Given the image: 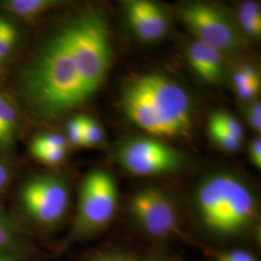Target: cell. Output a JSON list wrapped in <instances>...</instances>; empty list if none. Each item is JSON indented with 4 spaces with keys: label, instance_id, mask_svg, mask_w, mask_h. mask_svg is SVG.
Listing matches in <instances>:
<instances>
[{
    "label": "cell",
    "instance_id": "9",
    "mask_svg": "<svg viewBox=\"0 0 261 261\" xmlns=\"http://www.w3.org/2000/svg\"><path fill=\"white\" fill-rule=\"evenodd\" d=\"M123 5L127 23L141 42H156L168 34V13L158 3L149 0H129Z\"/></svg>",
    "mask_w": 261,
    "mask_h": 261
},
{
    "label": "cell",
    "instance_id": "30",
    "mask_svg": "<svg viewBox=\"0 0 261 261\" xmlns=\"http://www.w3.org/2000/svg\"><path fill=\"white\" fill-rule=\"evenodd\" d=\"M3 64H4V63H3V62H2L1 60H0V70H1V68H2V66H3Z\"/></svg>",
    "mask_w": 261,
    "mask_h": 261
},
{
    "label": "cell",
    "instance_id": "12",
    "mask_svg": "<svg viewBox=\"0 0 261 261\" xmlns=\"http://www.w3.org/2000/svg\"><path fill=\"white\" fill-rule=\"evenodd\" d=\"M61 4L57 0H5L0 2V9L18 19L32 21Z\"/></svg>",
    "mask_w": 261,
    "mask_h": 261
},
{
    "label": "cell",
    "instance_id": "20",
    "mask_svg": "<svg viewBox=\"0 0 261 261\" xmlns=\"http://www.w3.org/2000/svg\"><path fill=\"white\" fill-rule=\"evenodd\" d=\"M243 112L248 124L256 133L261 130V103L257 100L245 103L243 108Z\"/></svg>",
    "mask_w": 261,
    "mask_h": 261
},
{
    "label": "cell",
    "instance_id": "15",
    "mask_svg": "<svg viewBox=\"0 0 261 261\" xmlns=\"http://www.w3.org/2000/svg\"><path fill=\"white\" fill-rule=\"evenodd\" d=\"M30 152L34 158L47 166H58L64 162L67 156L66 148H53L37 145L31 142Z\"/></svg>",
    "mask_w": 261,
    "mask_h": 261
},
{
    "label": "cell",
    "instance_id": "6",
    "mask_svg": "<svg viewBox=\"0 0 261 261\" xmlns=\"http://www.w3.org/2000/svg\"><path fill=\"white\" fill-rule=\"evenodd\" d=\"M118 164L126 172L139 177L172 174L184 168L185 156L162 140L134 137L122 141L116 149Z\"/></svg>",
    "mask_w": 261,
    "mask_h": 261
},
{
    "label": "cell",
    "instance_id": "28",
    "mask_svg": "<svg viewBox=\"0 0 261 261\" xmlns=\"http://www.w3.org/2000/svg\"><path fill=\"white\" fill-rule=\"evenodd\" d=\"M11 176H12V173L9 167L0 160V195L9 185Z\"/></svg>",
    "mask_w": 261,
    "mask_h": 261
},
{
    "label": "cell",
    "instance_id": "10",
    "mask_svg": "<svg viewBox=\"0 0 261 261\" xmlns=\"http://www.w3.org/2000/svg\"><path fill=\"white\" fill-rule=\"evenodd\" d=\"M190 68L202 82L210 85L224 84L226 79V64L220 51L194 40L186 48Z\"/></svg>",
    "mask_w": 261,
    "mask_h": 261
},
{
    "label": "cell",
    "instance_id": "22",
    "mask_svg": "<svg viewBox=\"0 0 261 261\" xmlns=\"http://www.w3.org/2000/svg\"><path fill=\"white\" fill-rule=\"evenodd\" d=\"M32 143H35L41 146L53 147V148H66L68 145V141L65 137L61 134L57 133H47L44 135H40L37 138L32 140Z\"/></svg>",
    "mask_w": 261,
    "mask_h": 261
},
{
    "label": "cell",
    "instance_id": "11",
    "mask_svg": "<svg viewBox=\"0 0 261 261\" xmlns=\"http://www.w3.org/2000/svg\"><path fill=\"white\" fill-rule=\"evenodd\" d=\"M19 112L16 103L0 90V149L10 150L15 144L19 130Z\"/></svg>",
    "mask_w": 261,
    "mask_h": 261
},
{
    "label": "cell",
    "instance_id": "5",
    "mask_svg": "<svg viewBox=\"0 0 261 261\" xmlns=\"http://www.w3.org/2000/svg\"><path fill=\"white\" fill-rule=\"evenodd\" d=\"M118 199L117 184L110 171L98 168L89 172L80 188L75 233L87 237L102 232L115 216Z\"/></svg>",
    "mask_w": 261,
    "mask_h": 261
},
{
    "label": "cell",
    "instance_id": "27",
    "mask_svg": "<svg viewBox=\"0 0 261 261\" xmlns=\"http://www.w3.org/2000/svg\"><path fill=\"white\" fill-rule=\"evenodd\" d=\"M18 35L19 34L17 27L9 19L0 16V40Z\"/></svg>",
    "mask_w": 261,
    "mask_h": 261
},
{
    "label": "cell",
    "instance_id": "14",
    "mask_svg": "<svg viewBox=\"0 0 261 261\" xmlns=\"http://www.w3.org/2000/svg\"><path fill=\"white\" fill-rule=\"evenodd\" d=\"M208 124L220 128L221 130L232 135L239 140H243L244 139L242 125L233 115H231L228 112H216L212 113L209 118Z\"/></svg>",
    "mask_w": 261,
    "mask_h": 261
},
{
    "label": "cell",
    "instance_id": "16",
    "mask_svg": "<svg viewBox=\"0 0 261 261\" xmlns=\"http://www.w3.org/2000/svg\"><path fill=\"white\" fill-rule=\"evenodd\" d=\"M234 91L252 85H261L260 75L252 65H243L230 75Z\"/></svg>",
    "mask_w": 261,
    "mask_h": 261
},
{
    "label": "cell",
    "instance_id": "1",
    "mask_svg": "<svg viewBox=\"0 0 261 261\" xmlns=\"http://www.w3.org/2000/svg\"><path fill=\"white\" fill-rule=\"evenodd\" d=\"M112 48L101 10L68 19L23 70L19 88L37 115L56 118L86 103L110 72Z\"/></svg>",
    "mask_w": 261,
    "mask_h": 261
},
{
    "label": "cell",
    "instance_id": "17",
    "mask_svg": "<svg viewBox=\"0 0 261 261\" xmlns=\"http://www.w3.org/2000/svg\"><path fill=\"white\" fill-rule=\"evenodd\" d=\"M208 130L211 140L219 148L226 152H236L241 148L243 140L237 139L232 135L209 124Z\"/></svg>",
    "mask_w": 261,
    "mask_h": 261
},
{
    "label": "cell",
    "instance_id": "26",
    "mask_svg": "<svg viewBox=\"0 0 261 261\" xmlns=\"http://www.w3.org/2000/svg\"><path fill=\"white\" fill-rule=\"evenodd\" d=\"M249 158L252 165L258 169L261 168V139L256 137L250 142Z\"/></svg>",
    "mask_w": 261,
    "mask_h": 261
},
{
    "label": "cell",
    "instance_id": "13",
    "mask_svg": "<svg viewBox=\"0 0 261 261\" xmlns=\"http://www.w3.org/2000/svg\"><path fill=\"white\" fill-rule=\"evenodd\" d=\"M237 25L240 32L251 40L261 37L260 4L256 1H244L237 9Z\"/></svg>",
    "mask_w": 261,
    "mask_h": 261
},
{
    "label": "cell",
    "instance_id": "25",
    "mask_svg": "<svg viewBox=\"0 0 261 261\" xmlns=\"http://www.w3.org/2000/svg\"><path fill=\"white\" fill-rule=\"evenodd\" d=\"M89 261H135L128 253L120 252H105L94 255Z\"/></svg>",
    "mask_w": 261,
    "mask_h": 261
},
{
    "label": "cell",
    "instance_id": "21",
    "mask_svg": "<svg viewBox=\"0 0 261 261\" xmlns=\"http://www.w3.org/2000/svg\"><path fill=\"white\" fill-rule=\"evenodd\" d=\"M84 116H75L67 124V138L68 143L74 146L82 145L83 132H84Z\"/></svg>",
    "mask_w": 261,
    "mask_h": 261
},
{
    "label": "cell",
    "instance_id": "7",
    "mask_svg": "<svg viewBox=\"0 0 261 261\" xmlns=\"http://www.w3.org/2000/svg\"><path fill=\"white\" fill-rule=\"evenodd\" d=\"M19 201L34 224L46 228L55 227L65 219L70 190L65 180L58 175L34 176L21 187Z\"/></svg>",
    "mask_w": 261,
    "mask_h": 261
},
{
    "label": "cell",
    "instance_id": "3",
    "mask_svg": "<svg viewBox=\"0 0 261 261\" xmlns=\"http://www.w3.org/2000/svg\"><path fill=\"white\" fill-rule=\"evenodd\" d=\"M121 106L130 121L156 137H184L193 127L191 95L182 84L164 74H143L126 83Z\"/></svg>",
    "mask_w": 261,
    "mask_h": 261
},
{
    "label": "cell",
    "instance_id": "24",
    "mask_svg": "<svg viewBox=\"0 0 261 261\" xmlns=\"http://www.w3.org/2000/svg\"><path fill=\"white\" fill-rule=\"evenodd\" d=\"M19 35L4 38L0 40V60L5 63L13 55L16 45L19 42Z\"/></svg>",
    "mask_w": 261,
    "mask_h": 261
},
{
    "label": "cell",
    "instance_id": "23",
    "mask_svg": "<svg viewBox=\"0 0 261 261\" xmlns=\"http://www.w3.org/2000/svg\"><path fill=\"white\" fill-rule=\"evenodd\" d=\"M217 261H257L251 252L244 250H232L220 252L217 255Z\"/></svg>",
    "mask_w": 261,
    "mask_h": 261
},
{
    "label": "cell",
    "instance_id": "19",
    "mask_svg": "<svg viewBox=\"0 0 261 261\" xmlns=\"http://www.w3.org/2000/svg\"><path fill=\"white\" fill-rule=\"evenodd\" d=\"M103 129L99 123L90 117L84 116L82 145L87 147L97 146L103 142Z\"/></svg>",
    "mask_w": 261,
    "mask_h": 261
},
{
    "label": "cell",
    "instance_id": "18",
    "mask_svg": "<svg viewBox=\"0 0 261 261\" xmlns=\"http://www.w3.org/2000/svg\"><path fill=\"white\" fill-rule=\"evenodd\" d=\"M19 240L15 227L4 216L0 214V254L7 255V252L16 250Z\"/></svg>",
    "mask_w": 261,
    "mask_h": 261
},
{
    "label": "cell",
    "instance_id": "2",
    "mask_svg": "<svg viewBox=\"0 0 261 261\" xmlns=\"http://www.w3.org/2000/svg\"><path fill=\"white\" fill-rule=\"evenodd\" d=\"M196 222L208 236L230 241L257 229L259 203L247 179L230 170H218L201 178L193 194Z\"/></svg>",
    "mask_w": 261,
    "mask_h": 261
},
{
    "label": "cell",
    "instance_id": "8",
    "mask_svg": "<svg viewBox=\"0 0 261 261\" xmlns=\"http://www.w3.org/2000/svg\"><path fill=\"white\" fill-rule=\"evenodd\" d=\"M129 212L135 224L152 238L165 239L178 229L177 205L159 187H143L135 192L129 201Z\"/></svg>",
    "mask_w": 261,
    "mask_h": 261
},
{
    "label": "cell",
    "instance_id": "4",
    "mask_svg": "<svg viewBox=\"0 0 261 261\" xmlns=\"http://www.w3.org/2000/svg\"><path fill=\"white\" fill-rule=\"evenodd\" d=\"M178 15L196 41L220 51L236 56L244 48L241 32L232 17L222 7L203 1H189L179 6Z\"/></svg>",
    "mask_w": 261,
    "mask_h": 261
},
{
    "label": "cell",
    "instance_id": "29",
    "mask_svg": "<svg viewBox=\"0 0 261 261\" xmlns=\"http://www.w3.org/2000/svg\"><path fill=\"white\" fill-rule=\"evenodd\" d=\"M0 261H17L14 258H12L9 255L6 254H0Z\"/></svg>",
    "mask_w": 261,
    "mask_h": 261
}]
</instances>
